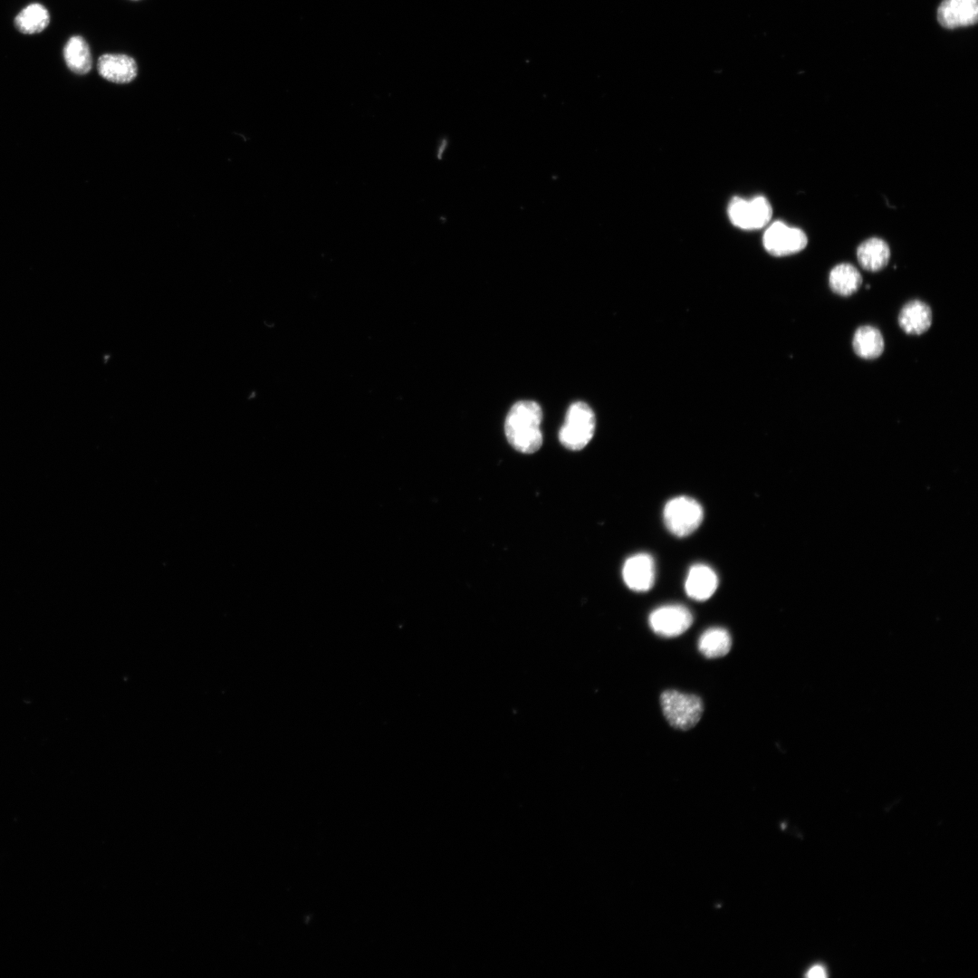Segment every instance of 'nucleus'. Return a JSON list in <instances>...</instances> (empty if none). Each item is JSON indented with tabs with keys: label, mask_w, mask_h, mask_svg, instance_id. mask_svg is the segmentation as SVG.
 I'll list each match as a JSON object with an SVG mask.
<instances>
[{
	"label": "nucleus",
	"mask_w": 978,
	"mask_h": 978,
	"mask_svg": "<svg viewBox=\"0 0 978 978\" xmlns=\"http://www.w3.org/2000/svg\"><path fill=\"white\" fill-rule=\"evenodd\" d=\"M542 411L532 400H521L510 408L504 422V432L510 445L523 454H532L542 445L541 423Z\"/></svg>",
	"instance_id": "nucleus-1"
},
{
	"label": "nucleus",
	"mask_w": 978,
	"mask_h": 978,
	"mask_svg": "<svg viewBox=\"0 0 978 978\" xmlns=\"http://www.w3.org/2000/svg\"><path fill=\"white\" fill-rule=\"evenodd\" d=\"M663 714L669 724L679 730L694 727L701 719L704 705L702 699L676 690H666L660 695Z\"/></svg>",
	"instance_id": "nucleus-2"
},
{
	"label": "nucleus",
	"mask_w": 978,
	"mask_h": 978,
	"mask_svg": "<svg viewBox=\"0 0 978 978\" xmlns=\"http://www.w3.org/2000/svg\"><path fill=\"white\" fill-rule=\"evenodd\" d=\"M595 426V415L590 407L582 401L575 402L568 408L564 425L560 429V442L570 450H580L591 440Z\"/></svg>",
	"instance_id": "nucleus-3"
},
{
	"label": "nucleus",
	"mask_w": 978,
	"mask_h": 978,
	"mask_svg": "<svg viewBox=\"0 0 978 978\" xmlns=\"http://www.w3.org/2000/svg\"><path fill=\"white\" fill-rule=\"evenodd\" d=\"M703 518L701 504L695 499L686 495L670 499L663 511L667 530L677 537L693 533L702 523Z\"/></svg>",
	"instance_id": "nucleus-4"
},
{
	"label": "nucleus",
	"mask_w": 978,
	"mask_h": 978,
	"mask_svg": "<svg viewBox=\"0 0 978 978\" xmlns=\"http://www.w3.org/2000/svg\"><path fill=\"white\" fill-rule=\"evenodd\" d=\"M727 213L732 224L743 230L762 228L772 216V208L768 199L762 196L752 199L734 197L729 203Z\"/></svg>",
	"instance_id": "nucleus-5"
},
{
	"label": "nucleus",
	"mask_w": 978,
	"mask_h": 978,
	"mask_svg": "<svg viewBox=\"0 0 978 978\" xmlns=\"http://www.w3.org/2000/svg\"><path fill=\"white\" fill-rule=\"evenodd\" d=\"M762 243L769 254L785 256L802 251L808 244V238L801 229L776 221L766 229Z\"/></svg>",
	"instance_id": "nucleus-6"
},
{
	"label": "nucleus",
	"mask_w": 978,
	"mask_h": 978,
	"mask_svg": "<svg viewBox=\"0 0 978 978\" xmlns=\"http://www.w3.org/2000/svg\"><path fill=\"white\" fill-rule=\"evenodd\" d=\"M693 623L691 611L684 605L668 604L654 609L648 617L651 629L658 636L674 638L686 631Z\"/></svg>",
	"instance_id": "nucleus-7"
},
{
	"label": "nucleus",
	"mask_w": 978,
	"mask_h": 978,
	"mask_svg": "<svg viewBox=\"0 0 978 978\" xmlns=\"http://www.w3.org/2000/svg\"><path fill=\"white\" fill-rule=\"evenodd\" d=\"M622 576L630 590L638 592L649 590L655 582L654 559L645 552L630 556L623 565Z\"/></svg>",
	"instance_id": "nucleus-8"
},
{
	"label": "nucleus",
	"mask_w": 978,
	"mask_h": 978,
	"mask_svg": "<svg viewBox=\"0 0 978 978\" xmlns=\"http://www.w3.org/2000/svg\"><path fill=\"white\" fill-rule=\"evenodd\" d=\"M97 70L103 79L118 84L129 83L138 75L136 61L124 53L101 55L97 62Z\"/></svg>",
	"instance_id": "nucleus-9"
},
{
	"label": "nucleus",
	"mask_w": 978,
	"mask_h": 978,
	"mask_svg": "<svg viewBox=\"0 0 978 978\" xmlns=\"http://www.w3.org/2000/svg\"><path fill=\"white\" fill-rule=\"evenodd\" d=\"M937 19L949 29L973 25L978 19V0H944L937 9Z\"/></svg>",
	"instance_id": "nucleus-10"
},
{
	"label": "nucleus",
	"mask_w": 978,
	"mask_h": 978,
	"mask_svg": "<svg viewBox=\"0 0 978 978\" xmlns=\"http://www.w3.org/2000/svg\"><path fill=\"white\" fill-rule=\"evenodd\" d=\"M718 587L715 571L705 564L693 565L686 575L685 590L695 600L704 601L713 596Z\"/></svg>",
	"instance_id": "nucleus-11"
},
{
	"label": "nucleus",
	"mask_w": 978,
	"mask_h": 978,
	"mask_svg": "<svg viewBox=\"0 0 978 978\" xmlns=\"http://www.w3.org/2000/svg\"><path fill=\"white\" fill-rule=\"evenodd\" d=\"M898 324L907 334L919 335L932 324V311L924 302L913 300L906 302L898 315Z\"/></svg>",
	"instance_id": "nucleus-12"
},
{
	"label": "nucleus",
	"mask_w": 978,
	"mask_h": 978,
	"mask_svg": "<svg viewBox=\"0 0 978 978\" xmlns=\"http://www.w3.org/2000/svg\"><path fill=\"white\" fill-rule=\"evenodd\" d=\"M857 258L862 268L877 272L888 264L890 249L884 240L877 237L869 238L858 245Z\"/></svg>",
	"instance_id": "nucleus-13"
},
{
	"label": "nucleus",
	"mask_w": 978,
	"mask_h": 978,
	"mask_svg": "<svg viewBox=\"0 0 978 978\" xmlns=\"http://www.w3.org/2000/svg\"><path fill=\"white\" fill-rule=\"evenodd\" d=\"M63 58L67 67L74 73L86 74L91 70V50L81 35H73L68 39L63 48Z\"/></svg>",
	"instance_id": "nucleus-14"
},
{
	"label": "nucleus",
	"mask_w": 978,
	"mask_h": 978,
	"mask_svg": "<svg viewBox=\"0 0 978 978\" xmlns=\"http://www.w3.org/2000/svg\"><path fill=\"white\" fill-rule=\"evenodd\" d=\"M852 347L858 357L874 360L884 350V339L877 328L869 325L861 326L854 333Z\"/></svg>",
	"instance_id": "nucleus-15"
},
{
	"label": "nucleus",
	"mask_w": 978,
	"mask_h": 978,
	"mask_svg": "<svg viewBox=\"0 0 978 978\" xmlns=\"http://www.w3.org/2000/svg\"><path fill=\"white\" fill-rule=\"evenodd\" d=\"M862 283L858 270L850 264L842 263L834 266L829 276L831 291L841 296H849L856 292Z\"/></svg>",
	"instance_id": "nucleus-16"
},
{
	"label": "nucleus",
	"mask_w": 978,
	"mask_h": 978,
	"mask_svg": "<svg viewBox=\"0 0 978 978\" xmlns=\"http://www.w3.org/2000/svg\"><path fill=\"white\" fill-rule=\"evenodd\" d=\"M50 23V14L44 5L32 3L23 8L14 18L16 29L24 34L43 32Z\"/></svg>",
	"instance_id": "nucleus-17"
},
{
	"label": "nucleus",
	"mask_w": 978,
	"mask_h": 978,
	"mask_svg": "<svg viewBox=\"0 0 978 978\" xmlns=\"http://www.w3.org/2000/svg\"><path fill=\"white\" fill-rule=\"evenodd\" d=\"M697 647L701 654L707 658L721 657L730 651L732 638L730 633L724 628H710L702 633Z\"/></svg>",
	"instance_id": "nucleus-18"
},
{
	"label": "nucleus",
	"mask_w": 978,
	"mask_h": 978,
	"mask_svg": "<svg viewBox=\"0 0 978 978\" xmlns=\"http://www.w3.org/2000/svg\"><path fill=\"white\" fill-rule=\"evenodd\" d=\"M806 976L809 978H825L827 976L826 969L820 964H815L809 969Z\"/></svg>",
	"instance_id": "nucleus-19"
}]
</instances>
